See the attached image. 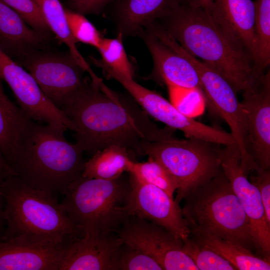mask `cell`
Segmentation results:
<instances>
[{
    "mask_svg": "<svg viewBox=\"0 0 270 270\" xmlns=\"http://www.w3.org/2000/svg\"><path fill=\"white\" fill-rule=\"evenodd\" d=\"M74 126L76 144L91 156L110 146L126 148L136 156L144 140L175 138L174 129L160 128L130 94L112 90L86 76L76 94L62 110Z\"/></svg>",
    "mask_w": 270,
    "mask_h": 270,
    "instance_id": "6da1fadb",
    "label": "cell"
},
{
    "mask_svg": "<svg viewBox=\"0 0 270 270\" xmlns=\"http://www.w3.org/2000/svg\"><path fill=\"white\" fill-rule=\"evenodd\" d=\"M156 21L187 52L220 74L236 92L255 82L252 58L210 14L182 2Z\"/></svg>",
    "mask_w": 270,
    "mask_h": 270,
    "instance_id": "7a4b0ae2",
    "label": "cell"
},
{
    "mask_svg": "<svg viewBox=\"0 0 270 270\" xmlns=\"http://www.w3.org/2000/svg\"><path fill=\"white\" fill-rule=\"evenodd\" d=\"M64 132L30 120L10 166L24 184L54 196L64 195L80 177L86 160L77 144Z\"/></svg>",
    "mask_w": 270,
    "mask_h": 270,
    "instance_id": "3957f363",
    "label": "cell"
},
{
    "mask_svg": "<svg viewBox=\"0 0 270 270\" xmlns=\"http://www.w3.org/2000/svg\"><path fill=\"white\" fill-rule=\"evenodd\" d=\"M6 228L2 241L12 238L57 246L84 234L54 196L34 188L16 176L0 180Z\"/></svg>",
    "mask_w": 270,
    "mask_h": 270,
    "instance_id": "277c9868",
    "label": "cell"
},
{
    "mask_svg": "<svg viewBox=\"0 0 270 270\" xmlns=\"http://www.w3.org/2000/svg\"><path fill=\"white\" fill-rule=\"evenodd\" d=\"M183 200L190 234H210L248 248L253 244L246 216L222 170Z\"/></svg>",
    "mask_w": 270,
    "mask_h": 270,
    "instance_id": "5b68a950",
    "label": "cell"
},
{
    "mask_svg": "<svg viewBox=\"0 0 270 270\" xmlns=\"http://www.w3.org/2000/svg\"><path fill=\"white\" fill-rule=\"evenodd\" d=\"M130 190L129 178L122 174L112 180L81 175L68 186L61 204L83 234L116 233L129 216L124 208Z\"/></svg>",
    "mask_w": 270,
    "mask_h": 270,
    "instance_id": "8992f818",
    "label": "cell"
},
{
    "mask_svg": "<svg viewBox=\"0 0 270 270\" xmlns=\"http://www.w3.org/2000/svg\"><path fill=\"white\" fill-rule=\"evenodd\" d=\"M213 144L196 138L144 140L136 156H151L170 172L178 184L174 200L179 204L188 194L222 170L220 148Z\"/></svg>",
    "mask_w": 270,
    "mask_h": 270,
    "instance_id": "52a82bcc",
    "label": "cell"
},
{
    "mask_svg": "<svg viewBox=\"0 0 270 270\" xmlns=\"http://www.w3.org/2000/svg\"><path fill=\"white\" fill-rule=\"evenodd\" d=\"M16 62L31 74L47 98L61 110L80 90L86 77L69 50L48 48Z\"/></svg>",
    "mask_w": 270,
    "mask_h": 270,
    "instance_id": "ba28073f",
    "label": "cell"
},
{
    "mask_svg": "<svg viewBox=\"0 0 270 270\" xmlns=\"http://www.w3.org/2000/svg\"><path fill=\"white\" fill-rule=\"evenodd\" d=\"M183 55L196 72L207 102L228 125L230 134L240 150L242 169L246 173L256 170L258 168V165L246 150V121L236 92L214 68L188 52H184Z\"/></svg>",
    "mask_w": 270,
    "mask_h": 270,
    "instance_id": "9c48e42d",
    "label": "cell"
},
{
    "mask_svg": "<svg viewBox=\"0 0 270 270\" xmlns=\"http://www.w3.org/2000/svg\"><path fill=\"white\" fill-rule=\"evenodd\" d=\"M105 76L120 83L147 114L167 126L182 132L187 138H196L214 144L228 146L236 143L230 132L188 118L155 91L112 72Z\"/></svg>",
    "mask_w": 270,
    "mask_h": 270,
    "instance_id": "30bf717a",
    "label": "cell"
},
{
    "mask_svg": "<svg viewBox=\"0 0 270 270\" xmlns=\"http://www.w3.org/2000/svg\"><path fill=\"white\" fill-rule=\"evenodd\" d=\"M116 233L124 242L154 258L163 270H198L183 251L182 241L152 222L129 216Z\"/></svg>",
    "mask_w": 270,
    "mask_h": 270,
    "instance_id": "8fae6325",
    "label": "cell"
},
{
    "mask_svg": "<svg viewBox=\"0 0 270 270\" xmlns=\"http://www.w3.org/2000/svg\"><path fill=\"white\" fill-rule=\"evenodd\" d=\"M0 80L8 84L19 108L28 118L63 132L74 130L70 120L47 98L31 74L0 48Z\"/></svg>",
    "mask_w": 270,
    "mask_h": 270,
    "instance_id": "7c38bea8",
    "label": "cell"
},
{
    "mask_svg": "<svg viewBox=\"0 0 270 270\" xmlns=\"http://www.w3.org/2000/svg\"><path fill=\"white\" fill-rule=\"evenodd\" d=\"M222 170L228 180L248 220L253 244L265 260L270 258V224L266 218L257 188L248 180L240 166V154L236 143L219 148Z\"/></svg>",
    "mask_w": 270,
    "mask_h": 270,
    "instance_id": "4fadbf2b",
    "label": "cell"
},
{
    "mask_svg": "<svg viewBox=\"0 0 270 270\" xmlns=\"http://www.w3.org/2000/svg\"><path fill=\"white\" fill-rule=\"evenodd\" d=\"M130 190L124 206L129 216L146 219L164 228L182 242L190 236L182 208L161 188L130 173Z\"/></svg>",
    "mask_w": 270,
    "mask_h": 270,
    "instance_id": "5bb4252c",
    "label": "cell"
},
{
    "mask_svg": "<svg viewBox=\"0 0 270 270\" xmlns=\"http://www.w3.org/2000/svg\"><path fill=\"white\" fill-rule=\"evenodd\" d=\"M240 102L246 121V150L260 169H270V70L242 92Z\"/></svg>",
    "mask_w": 270,
    "mask_h": 270,
    "instance_id": "9a60e30c",
    "label": "cell"
},
{
    "mask_svg": "<svg viewBox=\"0 0 270 270\" xmlns=\"http://www.w3.org/2000/svg\"><path fill=\"white\" fill-rule=\"evenodd\" d=\"M122 242L114 232H84L70 240L60 270H110L112 256Z\"/></svg>",
    "mask_w": 270,
    "mask_h": 270,
    "instance_id": "2e32d148",
    "label": "cell"
},
{
    "mask_svg": "<svg viewBox=\"0 0 270 270\" xmlns=\"http://www.w3.org/2000/svg\"><path fill=\"white\" fill-rule=\"evenodd\" d=\"M150 52L154 62L151 74L146 78L167 85L200 88L194 67L184 56L163 42L148 28L138 36Z\"/></svg>",
    "mask_w": 270,
    "mask_h": 270,
    "instance_id": "e0dca14e",
    "label": "cell"
},
{
    "mask_svg": "<svg viewBox=\"0 0 270 270\" xmlns=\"http://www.w3.org/2000/svg\"><path fill=\"white\" fill-rule=\"evenodd\" d=\"M183 0H114L104 11L123 38L140 35L154 21L169 14Z\"/></svg>",
    "mask_w": 270,
    "mask_h": 270,
    "instance_id": "ac0fdd59",
    "label": "cell"
},
{
    "mask_svg": "<svg viewBox=\"0 0 270 270\" xmlns=\"http://www.w3.org/2000/svg\"><path fill=\"white\" fill-rule=\"evenodd\" d=\"M72 238L45 246L12 238L0 242V270H60Z\"/></svg>",
    "mask_w": 270,
    "mask_h": 270,
    "instance_id": "d6986e66",
    "label": "cell"
},
{
    "mask_svg": "<svg viewBox=\"0 0 270 270\" xmlns=\"http://www.w3.org/2000/svg\"><path fill=\"white\" fill-rule=\"evenodd\" d=\"M226 34L252 58L256 57L252 0H214L210 14Z\"/></svg>",
    "mask_w": 270,
    "mask_h": 270,
    "instance_id": "ffe728a7",
    "label": "cell"
},
{
    "mask_svg": "<svg viewBox=\"0 0 270 270\" xmlns=\"http://www.w3.org/2000/svg\"><path fill=\"white\" fill-rule=\"evenodd\" d=\"M52 38L34 30L0 0V48L16 62L34 52L48 48Z\"/></svg>",
    "mask_w": 270,
    "mask_h": 270,
    "instance_id": "44dd1931",
    "label": "cell"
},
{
    "mask_svg": "<svg viewBox=\"0 0 270 270\" xmlns=\"http://www.w3.org/2000/svg\"><path fill=\"white\" fill-rule=\"evenodd\" d=\"M30 120L9 98L4 90L0 91V153L8 165Z\"/></svg>",
    "mask_w": 270,
    "mask_h": 270,
    "instance_id": "7402d4cb",
    "label": "cell"
},
{
    "mask_svg": "<svg viewBox=\"0 0 270 270\" xmlns=\"http://www.w3.org/2000/svg\"><path fill=\"white\" fill-rule=\"evenodd\" d=\"M194 240L230 262L236 270H269L270 260L254 255L249 249L237 242L204 234H192Z\"/></svg>",
    "mask_w": 270,
    "mask_h": 270,
    "instance_id": "603a6c76",
    "label": "cell"
},
{
    "mask_svg": "<svg viewBox=\"0 0 270 270\" xmlns=\"http://www.w3.org/2000/svg\"><path fill=\"white\" fill-rule=\"evenodd\" d=\"M40 8L45 20L56 38L68 46L78 64L94 82L100 78L86 62L76 46L66 16L65 8L60 0H33Z\"/></svg>",
    "mask_w": 270,
    "mask_h": 270,
    "instance_id": "cb8c5ba5",
    "label": "cell"
},
{
    "mask_svg": "<svg viewBox=\"0 0 270 270\" xmlns=\"http://www.w3.org/2000/svg\"><path fill=\"white\" fill-rule=\"evenodd\" d=\"M130 156L126 148L116 145L107 146L86 161L82 175L105 180L118 178L124 172H128L134 161Z\"/></svg>",
    "mask_w": 270,
    "mask_h": 270,
    "instance_id": "d4e9b609",
    "label": "cell"
},
{
    "mask_svg": "<svg viewBox=\"0 0 270 270\" xmlns=\"http://www.w3.org/2000/svg\"><path fill=\"white\" fill-rule=\"evenodd\" d=\"M256 57L253 78L256 82L270 64V0H254Z\"/></svg>",
    "mask_w": 270,
    "mask_h": 270,
    "instance_id": "484cf974",
    "label": "cell"
},
{
    "mask_svg": "<svg viewBox=\"0 0 270 270\" xmlns=\"http://www.w3.org/2000/svg\"><path fill=\"white\" fill-rule=\"evenodd\" d=\"M123 39L120 34H117L114 38H103L97 48L101 59L92 58V62L103 72H110L134 80V68L126 52Z\"/></svg>",
    "mask_w": 270,
    "mask_h": 270,
    "instance_id": "4316f807",
    "label": "cell"
},
{
    "mask_svg": "<svg viewBox=\"0 0 270 270\" xmlns=\"http://www.w3.org/2000/svg\"><path fill=\"white\" fill-rule=\"evenodd\" d=\"M148 157L146 162L132 161L128 172L144 182L161 188L173 198L174 192L178 188L176 178L160 162L151 156Z\"/></svg>",
    "mask_w": 270,
    "mask_h": 270,
    "instance_id": "83f0119b",
    "label": "cell"
},
{
    "mask_svg": "<svg viewBox=\"0 0 270 270\" xmlns=\"http://www.w3.org/2000/svg\"><path fill=\"white\" fill-rule=\"evenodd\" d=\"M166 86L170 103L182 114L194 118L204 113L207 101L200 88Z\"/></svg>",
    "mask_w": 270,
    "mask_h": 270,
    "instance_id": "f1b7e54d",
    "label": "cell"
},
{
    "mask_svg": "<svg viewBox=\"0 0 270 270\" xmlns=\"http://www.w3.org/2000/svg\"><path fill=\"white\" fill-rule=\"evenodd\" d=\"M110 270H162V268L148 254L123 242L112 256Z\"/></svg>",
    "mask_w": 270,
    "mask_h": 270,
    "instance_id": "f546056e",
    "label": "cell"
},
{
    "mask_svg": "<svg viewBox=\"0 0 270 270\" xmlns=\"http://www.w3.org/2000/svg\"><path fill=\"white\" fill-rule=\"evenodd\" d=\"M182 250L198 270H234L228 260L213 250L202 246L192 238L183 242Z\"/></svg>",
    "mask_w": 270,
    "mask_h": 270,
    "instance_id": "4dcf8cb0",
    "label": "cell"
},
{
    "mask_svg": "<svg viewBox=\"0 0 270 270\" xmlns=\"http://www.w3.org/2000/svg\"><path fill=\"white\" fill-rule=\"evenodd\" d=\"M64 8L70 32L76 42L87 44L97 49L103 38L96 26L84 15L67 8Z\"/></svg>",
    "mask_w": 270,
    "mask_h": 270,
    "instance_id": "1f68e13d",
    "label": "cell"
},
{
    "mask_svg": "<svg viewBox=\"0 0 270 270\" xmlns=\"http://www.w3.org/2000/svg\"><path fill=\"white\" fill-rule=\"evenodd\" d=\"M15 10L34 30L52 36V32L33 0H2Z\"/></svg>",
    "mask_w": 270,
    "mask_h": 270,
    "instance_id": "d6a6232c",
    "label": "cell"
},
{
    "mask_svg": "<svg viewBox=\"0 0 270 270\" xmlns=\"http://www.w3.org/2000/svg\"><path fill=\"white\" fill-rule=\"evenodd\" d=\"M250 181L258 188L262 199L267 222L270 224V170L258 169Z\"/></svg>",
    "mask_w": 270,
    "mask_h": 270,
    "instance_id": "836d02e7",
    "label": "cell"
},
{
    "mask_svg": "<svg viewBox=\"0 0 270 270\" xmlns=\"http://www.w3.org/2000/svg\"><path fill=\"white\" fill-rule=\"evenodd\" d=\"M114 0H68L67 8L83 14H96L104 11Z\"/></svg>",
    "mask_w": 270,
    "mask_h": 270,
    "instance_id": "e575fe53",
    "label": "cell"
},
{
    "mask_svg": "<svg viewBox=\"0 0 270 270\" xmlns=\"http://www.w3.org/2000/svg\"><path fill=\"white\" fill-rule=\"evenodd\" d=\"M183 2L192 8L202 9L211 14L214 0H183Z\"/></svg>",
    "mask_w": 270,
    "mask_h": 270,
    "instance_id": "d590c367",
    "label": "cell"
},
{
    "mask_svg": "<svg viewBox=\"0 0 270 270\" xmlns=\"http://www.w3.org/2000/svg\"><path fill=\"white\" fill-rule=\"evenodd\" d=\"M14 175L16 176V174L0 153V180Z\"/></svg>",
    "mask_w": 270,
    "mask_h": 270,
    "instance_id": "8d00e7d4",
    "label": "cell"
},
{
    "mask_svg": "<svg viewBox=\"0 0 270 270\" xmlns=\"http://www.w3.org/2000/svg\"><path fill=\"white\" fill-rule=\"evenodd\" d=\"M4 200L2 194L0 190V242L4 234L6 221L4 218Z\"/></svg>",
    "mask_w": 270,
    "mask_h": 270,
    "instance_id": "74e56055",
    "label": "cell"
},
{
    "mask_svg": "<svg viewBox=\"0 0 270 270\" xmlns=\"http://www.w3.org/2000/svg\"><path fill=\"white\" fill-rule=\"evenodd\" d=\"M4 90V88H3V86H2V80H0V91L2 90Z\"/></svg>",
    "mask_w": 270,
    "mask_h": 270,
    "instance_id": "f35d334b",
    "label": "cell"
}]
</instances>
